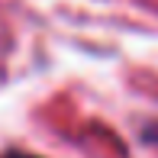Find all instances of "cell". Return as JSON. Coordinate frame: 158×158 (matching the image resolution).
Returning a JSON list of instances; mask_svg holds the SVG:
<instances>
[{
    "label": "cell",
    "mask_w": 158,
    "mask_h": 158,
    "mask_svg": "<svg viewBox=\"0 0 158 158\" xmlns=\"http://www.w3.org/2000/svg\"><path fill=\"white\" fill-rule=\"evenodd\" d=\"M3 158H39V155H26V152H6Z\"/></svg>",
    "instance_id": "6da1fadb"
}]
</instances>
